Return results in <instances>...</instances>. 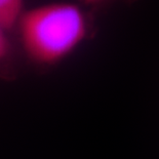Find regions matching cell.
Returning a JSON list of instances; mask_svg holds the SVG:
<instances>
[{"label":"cell","mask_w":159,"mask_h":159,"mask_svg":"<svg viewBox=\"0 0 159 159\" xmlns=\"http://www.w3.org/2000/svg\"><path fill=\"white\" fill-rule=\"evenodd\" d=\"M11 52V43L7 37V31L0 25V62L8 56Z\"/></svg>","instance_id":"obj_3"},{"label":"cell","mask_w":159,"mask_h":159,"mask_svg":"<svg viewBox=\"0 0 159 159\" xmlns=\"http://www.w3.org/2000/svg\"><path fill=\"white\" fill-rule=\"evenodd\" d=\"M81 2L85 3V4H89V5H93V4H100V3H103L107 0H80Z\"/></svg>","instance_id":"obj_4"},{"label":"cell","mask_w":159,"mask_h":159,"mask_svg":"<svg viewBox=\"0 0 159 159\" xmlns=\"http://www.w3.org/2000/svg\"><path fill=\"white\" fill-rule=\"evenodd\" d=\"M26 57L39 66H55L85 41L89 21L79 5L67 1L25 9L16 25Z\"/></svg>","instance_id":"obj_1"},{"label":"cell","mask_w":159,"mask_h":159,"mask_svg":"<svg viewBox=\"0 0 159 159\" xmlns=\"http://www.w3.org/2000/svg\"><path fill=\"white\" fill-rule=\"evenodd\" d=\"M24 11V0H0V25L7 32L16 28Z\"/></svg>","instance_id":"obj_2"}]
</instances>
